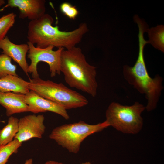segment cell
<instances>
[{
    "label": "cell",
    "mask_w": 164,
    "mask_h": 164,
    "mask_svg": "<svg viewBox=\"0 0 164 164\" xmlns=\"http://www.w3.org/2000/svg\"><path fill=\"white\" fill-rule=\"evenodd\" d=\"M53 17L47 13L38 19L30 21L28 26V42L40 48L52 46L69 49L80 43L89 30L87 24L82 23L73 30L62 31L58 26H53Z\"/></svg>",
    "instance_id": "obj_1"
},
{
    "label": "cell",
    "mask_w": 164,
    "mask_h": 164,
    "mask_svg": "<svg viewBox=\"0 0 164 164\" xmlns=\"http://www.w3.org/2000/svg\"><path fill=\"white\" fill-rule=\"evenodd\" d=\"M60 71L70 87L94 97L97 94L96 68L89 64L80 47L63 49L61 53Z\"/></svg>",
    "instance_id": "obj_2"
},
{
    "label": "cell",
    "mask_w": 164,
    "mask_h": 164,
    "mask_svg": "<svg viewBox=\"0 0 164 164\" xmlns=\"http://www.w3.org/2000/svg\"><path fill=\"white\" fill-rule=\"evenodd\" d=\"M139 32V52L137 60L133 67L125 65L123 67L125 79L140 93L145 94L147 100L145 107L148 111L155 109L157 105L161 92L163 89L162 79L158 75L151 78L147 71L144 56V49L148 43L144 38L146 28L144 26L138 27Z\"/></svg>",
    "instance_id": "obj_3"
},
{
    "label": "cell",
    "mask_w": 164,
    "mask_h": 164,
    "mask_svg": "<svg viewBox=\"0 0 164 164\" xmlns=\"http://www.w3.org/2000/svg\"><path fill=\"white\" fill-rule=\"evenodd\" d=\"M28 82L30 90L59 104L66 110L83 107L88 103L85 96L62 83L45 80L39 77L29 79Z\"/></svg>",
    "instance_id": "obj_4"
},
{
    "label": "cell",
    "mask_w": 164,
    "mask_h": 164,
    "mask_svg": "<svg viewBox=\"0 0 164 164\" xmlns=\"http://www.w3.org/2000/svg\"><path fill=\"white\" fill-rule=\"evenodd\" d=\"M109 126L105 121L91 125L80 121L56 127L52 131L49 138L69 152L77 154L80 151L81 143L86 138Z\"/></svg>",
    "instance_id": "obj_5"
},
{
    "label": "cell",
    "mask_w": 164,
    "mask_h": 164,
    "mask_svg": "<svg viewBox=\"0 0 164 164\" xmlns=\"http://www.w3.org/2000/svg\"><path fill=\"white\" fill-rule=\"evenodd\" d=\"M145 109L138 102L130 106L112 102L106 110L105 121L109 126L123 133L136 134L142 128L143 119L141 115Z\"/></svg>",
    "instance_id": "obj_6"
},
{
    "label": "cell",
    "mask_w": 164,
    "mask_h": 164,
    "mask_svg": "<svg viewBox=\"0 0 164 164\" xmlns=\"http://www.w3.org/2000/svg\"><path fill=\"white\" fill-rule=\"evenodd\" d=\"M27 44L29 46L27 57L31 60L28 72L32 74L33 78L39 77L37 65L40 62H45L49 65L51 77H55L56 74H60L61 54L62 50L65 49L59 48L54 51L53 50L54 47L52 46L42 48L35 47L29 42Z\"/></svg>",
    "instance_id": "obj_7"
},
{
    "label": "cell",
    "mask_w": 164,
    "mask_h": 164,
    "mask_svg": "<svg viewBox=\"0 0 164 164\" xmlns=\"http://www.w3.org/2000/svg\"><path fill=\"white\" fill-rule=\"evenodd\" d=\"M44 120L42 114L29 115L20 118L18 131L14 138L22 143L33 138H41L46 129Z\"/></svg>",
    "instance_id": "obj_8"
},
{
    "label": "cell",
    "mask_w": 164,
    "mask_h": 164,
    "mask_svg": "<svg viewBox=\"0 0 164 164\" xmlns=\"http://www.w3.org/2000/svg\"><path fill=\"white\" fill-rule=\"evenodd\" d=\"M25 101L28 106V112L36 114L50 111L59 115L66 120L70 118L67 110L63 107L40 96L33 91L30 90L25 94Z\"/></svg>",
    "instance_id": "obj_9"
},
{
    "label": "cell",
    "mask_w": 164,
    "mask_h": 164,
    "mask_svg": "<svg viewBox=\"0 0 164 164\" xmlns=\"http://www.w3.org/2000/svg\"><path fill=\"white\" fill-rule=\"evenodd\" d=\"M46 2L45 0H8L7 4L0 9V12L8 7L17 8L19 11L20 19L36 20L46 14Z\"/></svg>",
    "instance_id": "obj_10"
},
{
    "label": "cell",
    "mask_w": 164,
    "mask_h": 164,
    "mask_svg": "<svg viewBox=\"0 0 164 164\" xmlns=\"http://www.w3.org/2000/svg\"><path fill=\"white\" fill-rule=\"evenodd\" d=\"M0 49L5 54L16 62L26 74L29 76L26 55L29 50L28 44H17L12 42L7 36L0 41Z\"/></svg>",
    "instance_id": "obj_11"
},
{
    "label": "cell",
    "mask_w": 164,
    "mask_h": 164,
    "mask_svg": "<svg viewBox=\"0 0 164 164\" xmlns=\"http://www.w3.org/2000/svg\"><path fill=\"white\" fill-rule=\"evenodd\" d=\"M0 104L5 108L6 115L9 117L15 114L28 112L25 94L0 92Z\"/></svg>",
    "instance_id": "obj_12"
},
{
    "label": "cell",
    "mask_w": 164,
    "mask_h": 164,
    "mask_svg": "<svg viewBox=\"0 0 164 164\" xmlns=\"http://www.w3.org/2000/svg\"><path fill=\"white\" fill-rule=\"evenodd\" d=\"M28 82L18 76L8 75L0 78V92L2 93L11 92L26 94L30 90Z\"/></svg>",
    "instance_id": "obj_13"
},
{
    "label": "cell",
    "mask_w": 164,
    "mask_h": 164,
    "mask_svg": "<svg viewBox=\"0 0 164 164\" xmlns=\"http://www.w3.org/2000/svg\"><path fill=\"white\" fill-rule=\"evenodd\" d=\"M19 119L12 116L9 117L8 123L0 130V146L12 142L18 131Z\"/></svg>",
    "instance_id": "obj_14"
},
{
    "label": "cell",
    "mask_w": 164,
    "mask_h": 164,
    "mask_svg": "<svg viewBox=\"0 0 164 164\" xmlns=\"http://www.w3.org/2000/svg\"><path fill=\"white\" fill-rule=\"evenodd\" d=\"M149 39L148 43L151 44L155 48L164 52V26L158 25L155 27L148 28L146 31Z\"/></svg>",
    "instance_id": "obj_15"
},
{
    "label": "cell",
    "mask_w": 164,
    "mask_h": 164,
    "mask_svg": "<svg viewBox=\"0 0 164 164\" xmlns=\"http://www.w3.org/2000/svg\"><path fill=\"white\" fill-rule=\"evenodd\" d=\"M22 143L16 138L8 144L0 146V164H6L9 157L18 152Z\"/></svg>",
    "instance_id": "obj_16"
},
{
    "label": "cell",
    "mask_w": 164,
    "mask_h": 164,
    "mask_svg": "<svg viewBox=\"0 0 164 164\" xmlns=\"http://www.w3.org/2000/svg\"><path fill=\"white\" fill-rule=\"evenodd\" d=\"M11 60L7 55L3 53L0 55V78L9 75L18 76L17 66L12 64Z\"/></svg>",
    "instance_id": "obj_17"
},
{
    "label": "cell",
    "mask_w": 164,
    "mask_h": 164,
    "mask_svg": "<svg viewBox=\"0 0 164 164\" xmlns=\"http://www.w3.org/2000/svg\"><path fill=\"white\" fill-rule=\"evenodd\" d=\"M16 15L12 12L0 17V41L3 39L9 29L13 26Z\"/></svg>",
    "instance_id": "obj_18"
},
{
    "label": "cell",
    "mask_w": 164,
    "mask_h": 164,
    "mask_svg": "<svg viewBox=\"0 0 164 164\" xmlns=\"http://www.w3.org/2000/svg\"><path fill=\"white\" fill-rule=\"evenodd\" d=\"M60 9L64 15L70 19H75L79 14V11L76 6L68 2L61 3Z\"/></svg>",
    "instance_id": "obj_19"
},
{
    "label": "cell",
    "mask_w": 164,
    "mask_h": 164,
    "mask_svg": "<svg viewBox=\"0 0 164 164\" xmlns=\"http://www.w3.org/2000/svg\"><path fill=\"white\" fill-rule=\"evenodd\" d=\"M42 164H64L61 162H59L54 160H48L45 163Z\"/></svg>",
    "instance_id": "obj_20"
},
{
    "label": "cell",
    "mask_w": 164,
    "mask_h": 164,
    "mask_svg": "<svg viewBox=\"0 0 164 164\" xmlns=\"http://www.w3.org/2000/svg\"><path fill=\"white\" fill-rule=\"evenodd\" d=\"M33 161L32 159L30 158L26 160L24 164H33Z\"/></svg>",
    "instance_id": "obj_21"
},
{
    "label": "cell",
    "mask_w": 164,
    "mask_h": 164,
    "mask_svg": "<svg viewBox=\"0 0 164 164\" xmlns=\"http://www.w3.org/2000/svg\"><path fill=\"white\" fill-rule=\"evenodd\" d=\"M5 3V1L4 0H0V9L2 5Z\"/></svg>",
    "instance_id": "obj_22"
},
{
    "label": "cell",
    "mask_w": 164,
    "mask_h": 164,
    "mask_svg": "<svg viewBox=\"0 0 164 164\" xmlns=\"http://www.w3.org/2000/svg\"><path fill=\"white\" fill-rule=\"evenodd\" d=\"M81 164H92L91 162H86L81 163Z\"/></svg>",
    "instance_id": "obj_23"
},
{
    "label": "cell",
    "mask_w": 164,
    "mask_h": 164,
    "mask_svg": "<svg viewBox=\"0 0 164 164\" xmlns=\"http://www.w3.org/2000/svg\"></svg>",
    "instance_id": "obj_24"
}]
</instances>
